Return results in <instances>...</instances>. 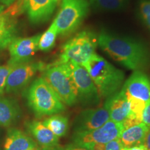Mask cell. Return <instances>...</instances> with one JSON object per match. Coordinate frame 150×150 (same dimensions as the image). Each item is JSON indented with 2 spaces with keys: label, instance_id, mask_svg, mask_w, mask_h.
<instances>
[{
  "label": "cell",
  "instance_id": "30",
  "mask_svg": "<svg viewBox=\"0 0 150 150\" xmlns=\"http://www.w3.org/2000/svg\"><path fill=\"white\" fill-rule=\"evenodd\" d=\"M16 1V0H0V3L4 6H9L13 4Z\"/></svg>",
  "mask_w": 150,
  "mask_h": 150
},
{
  "label": "cell",
  "instance_id": "19",
  "mask_svg": "<svg viewBox=\"0 0 150 150\" xmlns=\"http://www.w3.org/2000/svg\"><path fill=\"white\" fill-rule=\"evenodd\" d=\"M21 110L18 104L6 97H0V125L9 127L20 117Z\"/></svg>",
  "mask_w": 150,
  "mask_h": 150
},
{
  "label": "cell",
  "instance_id": "13",
  "mask_svg": "<svg viewBox=\"0 0 150 150\" xmlns=\"http://www.w3.org/2000/svg\"><path fill=\"white\" fill-rule=\"evenodd\" d=\"M57 0H24V9L31 23L47 21L56 8Z\"/></svg>",
  "mask_w": 150,
  "mask_h": 150
},
{
  "label": "cell",
  "instance_id": "17",
  "mask_svg": "<svg viewBox=\"0 0 150 150\" xmlns=\"http://www.w3.org/2000/svg\"><path fill=\"white\" fill-rule=\"evenodd\" d=\"M36 143L31 137L17 129L8 131L4 150H27L36 148Z\"/></svg>",
  "mask_w": 150,
  "mask_h": 150
},
{
  "label": "cell",
  "instance_id": "22",
  "mask_svg": "<svg viewBox=\"0 0 150 150\" xmlns=\"http://www.w3.org/2000/svg\"><path fill=\"white\" fill-rule=\"evenodd\" d=\"M57 35V29L53 21L48 29L40 35L38 42V50L42 52H49L51 50L55 45Z\"/></svg>",
  "mask_w": 150,
  "mask_h": 150
},
{
  "label": "cell",
  "instance_id": "1",
  "mask_svg": "<svg viewBox=\"0 0 150 150\" xmlns=\"http://www.w3.org/2000/svg\"><path fill=\"white\" fill-rule=\"evenodd\" d=\"M97 43L105 53L129 70L143 71L150 67V50L141 40L102 31Z\"/></svg>",
  "mask_w": 150,
  "mask_h": 150
},
{
  "label": "cell",
  "instance_id": "24",
  "mask_svg": "<svg viewBox=\"0 0 150 150\" xmlns=\"http://www.w3.org/2000/svg\"><path fill=\"white\" fill-rule=\"evenodd\" d=\"M123 145L120 138H116L106 144H95L88 148L89 150H122Z\"/></svg>",
  "mask_w": 150,
  "mask_h": 150
},
{
  "label": "cell",
  "instance_id": "29",
  "mask_svg": "<svg viewBox=\"0 0 150 150\" xmlns=\"http://www.w3.org/2000/svg\"><path fill=\"white\" fill-rule=\"evenodd\" d=\"M122 150H147V148L144 145H140L138 146H134L131 147H123Z\"/></svg>",
  "mask_w": 150,
  "mask_h": 150
},
{
  "label": "cell",
  "instance_id": "28",
  "mask_svg": "<svg viewBox=\"0 0 150 150\" xmlns=\"http://www.w3.org/2000/svg\"><path fill=\"white\" fill-rule=\"evenodd\" d=\"M143 145L145 146L147 150H150V128L148 130L147 134H146Z\"/></svg>",
  "mask_w": 150,
  "mask_h": 150
},
{
  "label": "cell",
  "instance_id": "6",
  "mask_svg": "<svg viewBox=\"0 0 150 150\" xmlns=\"http://www.w3.org/2000/svg\"><path fill=\"white\" fill-rule=\"evenodd\" d=\"M89 8L88 0H63L54 20L58 35H68L76 31L87 16Z\"/></svg>",
  "mask_w": 150,
  "mask_h": 150
},
{
  "label": "cell",
  "instance_id": "25",
  "mask_svg": "<svg viewBox=\"0 0 150 150\" xmlns=\"http://www.w3.org/2000/svg\"><path fill=\"white\" fill-rule=\"evenodd\" d=\"M16 65L8 61L6 65L0 66V94H2L4 92L6 79L13 67Z\"/></svg>",
  "mask_w": 150,
  "mask_h": 150
},
{
  "label": "cell",
  "instance_id": "15",
  "mask_svg": "<svg viewBox=\"0 0 150 150\" xmlns=\"http://www.w3.org/2000/svg\"><path fill=\"white\" fill-rule=\"evenodd\" d=\"M26 127L29 134L42 147H53L59 145V137L54 135L41 122L28 121L26 122Z\"/></svg>",
  "mask_w": 150,
  "mask_h": 150
},
{
  "label": "cell",
  "instance_id": "7",
  "mask_svg": "<svg viewBox=\"0 0 150 150\" xmlns=\"http://www.w3.org/2000/svg\"><path fill=\"white\" fill-rule=\"evenodd\" d=\"M124 130L122 124L108 120L103 126L91 131L73 132L72 142L74 145L88 149L95 144H106L120 138Z\"/></svg>",
  "mask_w": 150,
  "mask_h": 150
},
{
  "label": "cell",
  "instance_id": "8",
  "mask_svg": "<svg viewBox=\"0 0 150 150\" xmlns=\"http://www.w3.org/2000/svg\"><path fill=\"white\" fill-rule=\"evenodd\" d=\"M70 63L73 81L77 91V100L84 107L93 106L100 102L98 91L93 80L82 65Z\"/></svg>",
  "mask_w": 150,
  "mask_h": 150
},
{
  "label": "cell",
  "instance_id": "9",
  "mask_svg": "<svg viewBox=\"0 0 150 150\" xmlns=\"http://www.w3.org/2000/svg\"><path fill=\"white\" fill-rule=\"evenodd\" d=\"M45 65L42 62L27 61L16 64L8 75L6 81V93H18L23 89L38 71L44 70Z\"/></svg>",
  "mask_w": 150,
  "mask_h": 150
},
{
  "label": "cell",
  "instance_id": "10",
  "mask_svg": "<svg viewBox=\"0 0 150 150\" xmlns=\"http://www.w3.org/2000/svg\"><path fill=\"white\" fill-rule=\"evenodd\" d=\"M40 34L27 38H18L9 44L8 50L11 59L9 62L13 64L29 61L38 50V42Z\"/></svg>",
  "mask_w": 150,
  "mask_h": 150
},
{
  "label": "cell",
  "instance_id": "18",
  "mask_svg": "<svg viewBox=\"0 0 150 150\" xmlns=\"http://www.w3.org/2000/svg\"><path fill=\"white\" fill-rule=\"evenodd\" d=\"M149 129L145 124L141 122L125 129L120 137L123 147H131L143 145Z\"/></svg>",
  "mask_w": 150,
  "mask_h": 150
},
{
  "label": "cell",
  "instance_id": "21",
  "mask_svg": "<svg viewBox=\"0 0 150 150\" xmlns=\"http://www.w3.org/2000/svg\"><path fill=\"white\" fill-rule=\"evenodd\" d=\"M47 128L57 137H63L66 135L69 127V121L67 117L61 115H52L43 121Z\"/></svg>",
  "mask_w": 150,
  "mask_h": 150
},
{
  "label": "cell",
  "instance_id": "3",
  "mask_svg": "<svg viewBox=\"0 0 150 150\" xmlns=\"http://www.w3.org/2000/svg\"><path fill=\"white\" fill-rule=\"evenodd\" d=\"M27 99L38 117L55 115L65 109L64 104L42 77L33 81L27 91Z\"/></svg>",
  "mask_w": 150,
  "mask_h": 150
},
{
  "label": "cell",
  "instance_id": "16",
  "mask_svg": "<svg viewBox=\"0 0 150 150\" xmlns=\"http://www.w3.org/2000/svg\"><path fill=\"white\" fill-rule=\"evenodd\" d=\"M16 32L13 16L6 10L5 6H0V50L9 45L16 38Z\"/></svg>",
  "mask_w": 150,
  "mask_h": 150
},
{
  "label": "cell",
  "instance_id": "14",
  "mask_svg": "<svg viewBox=\"0 0 150 150\" xmlns=\"http://www.w3.org/2000/svg\"><path fill=\"white\" fill-rule=\"evenodd\" d=\"M104 107L108 110L110 120L122 123L130 115V104L125 94L120 91L107 97Z\"/></svg>",
  "mask_w": 150,
  "mask_h": 150
},
{
  "label": "cell",
  "instance_id": "27",
  "mask_svg": "<svg viewBox=\"0 0 150 150\" xmlns=\"http://www.w3.org/2000/svg\"><path fill=\"white\" fill-rule=\"evenodd\" d=\"M59 150H89V149L86 147H81V146L71 143L64 146V147H61V146L59 145Z\"/></svg>",
  "mask_w": 150,
  "mask_h": 150
},
{
  "label": "cell",
  "instance_id": "12",
  "mask_svg": "<svg viewBox=\"0 0 150 150\" xmlns=\"http://www.w3.org/2000/svg\"><path fill=\"white\" fill-rule=\"evenodd\" d=\"M109 120V113L104 107L87 108L82 110L75 118L73 131L81 132L96 129L103 126Z\"/></svg>",
  "mask_w": 150,
  "mask_h": 150
},
{
  "label": "cell",
  "instance_id": "23",
  "mask_svg": "<svg viewBox=\"0 0 150 150\" xmlns=\"http://www.w3.org/2000/svg\"><path fill=\"white\" fill-rule=\"evenodd\" d=\"M138 11L142 22L150 30V0H140Z\"/></svg>",
  "mask_w": 150,
  "mask_h": 150
},
{
  "label": "cell",
  "instance_id": "11",
  "mask_svg": "<svg viewBox=\"0 0 150 150\" xmlns=\"http://www.w3.org/2000/svg\"><path fill=\"white\" fill-rule=\"evenodd\" d=\"M121 91L126 96L147 104L150 102V77L143 71H134L125 82Z\"/></svg>",
  "mask_w": 150,
  "mask_h": 150
},
{
  "label": "cell",
  "instance_id": "31",
  "mask_svg": "<svg viewBox=\"0 0 150 150\" xmlns=\"http://www.w3.org/2000/svg\"><path fill=\"white\" fill-rule=\"evenodd\" d=\"M27 150H38L37 149V147L36 148H33V149H27Z\"/></svg>",
  "mask_w": 150,
  "mask_h": 150
},
{
  "label": "cell",
  "instance_id": "2",
  "mask_svg": "<svg viewBox=\"0 0 150 150\" xmlns=\"http://www.w3.org/2000/svg\"><path fill=\"white\" fill-rule=\"evenodd\" d=\"M82 65L88 72L100 97L111 96L119 92L123 85L125 74L122 71L96 53Z\"/></svg>",
  "mask_w": 150,
  "mask_h": 150
},
{
  "label": "cell",
  "instance_id": "20",
  "mask_svg": "<svg viewBox=\"0 0 150 150\" xmlns=\"http://www.w3.org/2000/svg\"><path fill=\"white\" fill-rule=\"evenodd\" d=\"M89 6L99 12H117L126 8L129 0H88Z\"/></svg>",
  "mask_w": 150,
  "mask_h": 150
},
{
  "label": "cell",
  "instance_id": "26",
  "mask_svg": "<svg viewBox=\"0 0 150 150\" xmlns=\"http://www.w3.org/2000/svg\"><path fill=\"white\" fill-rule=\"evenodd\" d=\"M142 122L150 128V102L147 103L142 112Z\"/></svg>",
  "mask_w": 150,
  "mask_h": 150
},
{
  "label": "cell",
  "instance_id": "5",
  "mask_svg": "<svg viewBox=\"0 0 150 150\" xmlns=\"http://www.w3.org/2000/svg\"><path fill=\"white\" fill-rule=\"evenodd\" d=\"M97 38L98 36L91 31H81L65 43L57 62L83 65L95 53L98 45Z\"/></svg>",
  "mask_w": 150,
  "mask_h": 150
},
{
  "label": "cell",
  "instance_id": "4",
  "mask_svg": "<svg viewBox=\"0 0 150 150\" xmlns=\"http://www.w3.org/2000/svg\"><path fill=\"white\" fill-rule=\"evenodd\" d=\"M42 78L63 104L72 106L77 102V91L73 81L70 63L56 62L43 70Z\"/></svg>",
  "mask_w": 150,
  "mask_h": 150
}]
</instances>
